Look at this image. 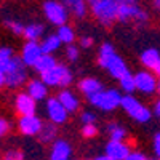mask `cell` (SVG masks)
Wrapping results in <instances>:
<instances>
[{"label":"cell","instance_id":"cell-1","mask_svg":"<svg viewBox=\"0 0 160 160\" xmlns=\"http://www.w3.org/2000/svg\"><path fill=\"white\" fill-rule=\"evenodd\" d=\"M98 64L115 80H120L123 75L130 74V69L123 58L115 51L114 45L104 42L98 50Z\"/></svg>","mask_w":160,"mask_h":160},{"label":"cell","instance_id":"cell-2","mask_svg":"<svg viewBox=\"0 0 160 160\" xmlns=\"http://www.w3.org/2000/svg\"><path fill=\"white\" fill-rule=\"evenodd\" d=\"M122 98H123V95H122L120 90H117V88H104L99 93H96V95H93L87 99L93 108H96L102 112H114L115 109L120 108Z\"/></svg>","mask_w":160,"mask_h":160},{"label":"cell","instance_id":"cell-3","mask_svg":"<svg viewBox=\"0 0 160 160\" xmlns=\"http://www.w3.org/2000/svg\"><path fill=\"white\" fill-rule=\"evenodd\" d=\"M120 0H96L90 5V13L99 24L112 26L117 21Z\"/></svg>","mask_w":160,"mask_h":160},{"label":"cell","instance_id":"cell-4","mask_svg":"<svg viewBox=\"0 0 160 160\" xmlns=\"http://www.w3.org/2000/svg\"><path fill=\"white\" fill-rule=\"evenodd\" d=\"M128 117H131L135 122L138 123H148L152 118V109H149L144 102H141L138 98H135L133 95H123L122 98V104H120Z\"/></svg>","mask_w":160,"mask_h":160},{"label":"cell","instance_id":"cell-5","mask_svg":"<svg viewBox=\"0 0 160 160\" xmlns=\"http://www.w3.org/2000/svg\"><path fill=\"white\" fill-rule=\"evenodd\" d=\"M40 78L48 85V87H55V88H68L72 80H74V74L72 71L68 68L66 64L58 62L51 71L45 72L40 75Z\"/></svg>","mask_w":160,"mask_h":160},{"label":"cell","instance_id":"cell-6","mask_svg":"<svg viewBox=\"0 0 160 160\" xmlns=\"http://www.w3.org/2000/svg\"><path fill=\"white\" fill-rule=\"evenodd\" d=\"M28 80V66L21 59V56L13 58L10 66L5 71V85L8 88H18Z\"/></svg>","mask_w":160,"mask_h":160},{"label":"cell","instance_id":"cell-7","mask_svg":"<svg viewBox=\"0 0 160 160\" xmlns=\"http://www.w3.org/2000/svg\"><path fill=\"white\" fill-rule=\"evenodd\" d=\"M43 15L48 19V22L59 28L62 24H68L71 13L61 0H47V2H43Z\"/></svg>","mask_w":160,"mask_h":160},{"label":"cell","instance_id":"cell-8","mask_svg":"<svg viewBox=\"0 0 160 160\" xmlns=\"http://www.w3.org/2000/svg\"><path fill=\"white\" fill-rule=\"evenodd\" d=\"M135 75V83H136V91L142 93V95H154L157 91V82L158 78L157 75L149 71V69H142L138 71Z\"/></svg>","mask_w":160,"mask_h":160},{"label":"cell","instance_id":"cell-9","mask_svg":"<svg viewBox=\"0 0 160 160\" xmlns=\"http://www.w3.org/2000/svg\"><path fill=\"white\" fill-rule=\"evenodd\" d=\"M45 112H47V117L50 122L56 123V125L66 123L68 122V117H69V112L66 111V108L59 102V99L56 96L48 98L45 101Z\"/></svg>","mask_w":160,"mask_h":160},{"label":"cell","instance_id":"cell-10","mask_svg":"<svg viewBox=\"0 0 160 160\" xmlns=\"http://www.w3.org/2000/svg\"><path fill=\"white\" fill-rule=\"evenodd\" d=\"M42 127H43V122L37 114L19 115L18 118V130L24 136H38Z\"/></svg>","mask_w":160,"mask_h":160},{"label":"cell","instance_id":"cell-11","mask_svg":"<svg viewBox=\"0 0 160 160\" xmlns=\"http://www.w3.org/2000/svg\"><path fill=\"white\" fill-rule=\"evenodd\" d=\"M141 10L142 8L139 7L138 0H120L118 11H117V21L118 22H133Z\"/></svg>","mask_w":160,"mask_h":160},{"label":"cell","instance_id":"cell-12","mask_svg":"<svg viewBox=\"0 0 160 160\" xmlns=\"http://www.w3.org/2000/svg\"><path fill=\"white\" fill-rule=\"evenodd\" d=\"M130 152H131V146H130V142H127V139L125 141L109 139L104 148V154L109 155L112 160H125Z\"/></svg>","mask_w":160,"mask_h":160},{"label":"cell","instance_id":"cell-13","mask_svg":"<svg viewBox=\"0 0 160 160\" xmlns=\"http://www.w3.org/2000/svg\"><path fill=\"white\" fill-rule=\"evenodd\" d=\"M43 55V50H42V45L38 42H34V40H28L24 45H22V50H21V59L26 62L28 68H32L35 64V61Z\"/></svg>","mask_w":160,"mask_h":160},{"label":"cell","instance_id":"cell-14","mask_svg":"<svg viewBox=\"0 0 160 160\" xmlns=\"http://www.w3.org/2000/svg\"><path fill=\"white\" fill-rule=\"evenodd\" d=\"M15 109L19 115H29V114H35L37 111V101L29 95L28 91L19 93L15 99Z\"/></svg>","mask_w":160,"mask_h":160},{"label":"cell","instance_id":"cell-15","mask_svg":"<svg viewBox=\"0 0 160 160\" xmlns=\"http://www.w3.org/2000/svg\"><path fill=\"white\" fill-rule=\"evenodd\" d=\"M71 157H72V146L69 141L58 138L51 144L50 160H71Z\"/></svg>","mask_w":160,"mask_h":160},{"label":"cell","instance_id":"cell-16","mask_svg":"<svg viewBox=\"0 0 160 160\" xmlns=\"http://www.w3.org/2000/svg\"><path fill=\"white\" fill-rule=\"evenodd\" d=\"M56 98L59 99V102L64 106L69 114H74L80 109V99L77 96V93L69 90V88H61L59 93L56 95Z\"/></svg>","mask_w":160,"mask_h":160},{"label":"cell","instance_id":"cell-17","mask_svg":"<svg viewBox=\"0 0 160 160\" xmlns=\"http://www.w3.org/2000/svg\"><path fill=\"white\" fill-rule=\"evenodd\" d=\"M77 88L85 98H90L93 95H96V93H99L101 90H104V85L101 80H98L95 77H83L78 80Z\"/></svg>","mask_w":160,"mask_h":160},{"label":"cell","instance_id":"cell-18","mask_svg":"<svg viewBox=\"0 0 160 160\" xmlns=\"http://www.w3.org/2000/svg\"><path fill=\"white\" fill-rule=\"evenodd\" d=\"M48 88L50 87L42 78H32L28 83V90L26 91H28L35 101H47L48 99Z\"/></svg>","mask_w":160,"mask_h":160},{"label":"cell","instance_id":"cell-19","mask_svg":"<svg viewBox=\"0 0 160 160\" xmlns=\"http://www.w3.org/2000/svg\"><path fill=\"white\" fill-rule=\"evenodd\" d=\"M61 2L68 7L69 13L75 19H83L90 11V3L87 0H61Z\"/></svg>","mask_w":160,"mask_h":160},{"label":"cell","instance_id":"cell-20","mask_svg":"<svg viewBox=\"0 0 160 160\" xmlns=\"http://www.w3.org/2000/svg\"><path fill=\"white\" fill-rule=\"evenodd\" d=\"M139 61H141V64H142L144 69L152 71L155 66L160 62V51L155 50V48H146V50L141 53Z\"/></svg>","mask_w":160,"mask_h":160},{"label":"cell","instance_id":"cell-21","mask_svg":"<svg viewBox=\"0 0 160 160\" xmlns=\"http://www.w3.org/2000/svg\"><path fill=\"white\" fill-rule=\"evenodd\" d=\"M56 64H58V61H56V58H55V56L43 53V55L35 61V64L32 66V69H34L38 75H42V74H45V72L51 71Z\"/></svg>","mask_w":160,"mask_h":160},{"label":"cell","instance_id":"cell-22","mask_svg":"<svg viewBox=\"0 0 160 160\" xmlns=\"http://www.w3.org/2000/svg\"><path fill=\"white\" fill-rule=\"evenodd\" d=\"M38 138L43 144H50V142L53 144L58 139V125L53 123V122L43 123L42 130H40V133H38Z\"/></svg>","mask_w":160,"mask_h":160},{"label":"cell","instance_id":"cell-23","mask_svg":"<svg viewBox=\"0 0 160 160\" xmlns=\"http://www.w3.org/2000/svg\"><path fill=\"white\" fill-rule=\"evenodd\" d=\"M40 45H42V50L43 53H47V55H53L55 51H58L62 45V42L59 40V37L56 34H50V35H45L42 38V42H40Z\"/></svg>","mask_w":160,"mask_h":160},{"label":"cell","instance_id":"cell-24","mask_svg":"<svg viewBox=\"0 0 160 160\" xmlns=\"http://www.w3.org/2000/svg\"><path fill=\"white\" fill-rule=\"evenodd\" d=\"M26 40H34V42H38L40 38L45 37V26L40 24V22H34V24H29L24 28V34Z\"/></svg>","mask_w":160,"mask_h":160},{"label":"cell","instance_id":"cell-25","mask_svg":"<svg viewBox=\"0 0 160 160\" xmlns=\"http://www.w3.org/2000/svg\"><path fill=\"white\" fill-rule=\"evenodd\" d=\"M106 131H108V136L109 139H120V141H125L128 138V131L123 125H120L117 122H109L108 127H106Z\"/></svg>","mask_w":160,"mask_h":160},{"label":"cell","instance_id":"cell-26","mask_svg":"<svg viewBox=\"0 0 160 160\" xmlns=\"http://www.w3.org/2000/svg\"><path fill=\"white\" fill-rule=\"evenodd\" d=\"M56 35L59 37V40L62 42V45H71V43L75 42V38H77L75 29L72 28V26H69V24L59 26L58 31H56Z\"/></svg>","mask_w":160,"mask_h":160},{"label":"cell","instance_id":"cell-27","mask_svg":"<svg viewBox=\"0 0 160 160\" xmlns=\"http://www.w3.org/2000/svg\"><path fill=\"white\" fill-rule=\"evenodd\" d=\"M118 85H120V90H122L125 95H133V91H136V83H135V75L131 72L123 75L122 78L118 80Z\"/></svg>","mask_w":160,"mask_h":160},{"label":"cell","instance_id":"cell-28","mask_svg":"<svg viewBox=\"0 0 160 160\" xmlns=\"http://www.w3.org/2000/svg\"><path fill=\"white\" fill-rule=\"evenodd\" d=\"M13 58H15V53H13L11 48H7V47L0 48V69H2L3 72L7 71V68L13 61Z\"/></svg>","mask_w":160,"mask_h":160},{"label":"cell","instance_id":"cell-29","mask_svg":"<svg viewBox=\"0 0 160 160\" xmlns=\"http://www.w3.org/2000/svg\"><path fill=\"white\" fill-rule=\"evenodd\" d=\"M66 58L71 62H77L78 58H80V47L75 45V43H71V45H66Z\"/></svg>","mask_w":160,"mask_h":160},{"label":"cell","instance_id":"cell-30","mask_svg":"<svg viewBox=\"0 0 160 160\" xmlns=\"http://www.w3.org/2000/svg\"><path fill=\"white\" fill-rule=\"evenodd\" d=\"M80 133H82V136L85 139H91L98 135V127H96V123H83Z\"/></svg>","mask_w":160,"mask_h":160},{"label":"cell","instance_id":"cell-31","mask_svg":"<svg viewBox=\"0 0 160 160\" xmlns=\"http://www.w3.org/2000/svg\"><path fill=\"white\" fill-rule=\"evenodd\" d=\"M5 26L15 34V35H22L24 34V28L26 26H22L19 21H15V19H7L5 21Z\"/></svg>","mask_w":160,"mask_h":160},{"label":"cell","instance_id":"cell-32","mask_svg":"<svg viewBox=\"0 0 160 160\" xmlns=\"http://www.w3.org/2000/svg\"><path fill=\"white\" fill-rule=\"evenodd\" d=\"M96 120H98V115L93 111L85 109V111L80 112V122H82V125L83 123H96Z\"/></svg>","mask_w":160,"mask_h":160},{"label":"cell","instance_id":"cell-33","mask_svg":"<svg viewBox=\"0 0 160 160\" xmlns=\"http://www.w3.org/2000/svg\"><path fill=\"white\" fill-rule=\"evenodd\" d=\"M148 22H149V13L146 11V10H141L139 15L136 16V19L133 21V24L138 26V28H144V26L148 24Z\"/></svg>","mask_w":160,"mask_h":160},{"label":"cell","instance_id":"cell-34","mask_svg":"<svg viewBox=\"0 0 160 160\" xmlns=\"http://www.w3.org/2000/svg\"><path fill=\"white\" fill-rule=\"evenodd\" d=\"M93 43H95V40H93V37H90V35H82L78 38V47L83 48V50H90L93 47Z\"/></svg>","mask_w":160,"mask_h":160},{"label":"cell","instance_id":"cell-35","mask_svg":"<svg viewBox=\"0 0 160 160\" xmlns=\"http://www.w3.org/2000/svg\"><path fill=\"white\" fill-rule=\"evenodd\" d=\"M3 160H24V155H22L21 151L13 149V151H8V152L3 155Z\"/></svg>","mask_w":160,"mask_h":160},{"label":"cell","instance_id":"cell-36","mask_svg":"<svg viewBox=\"0 0 160 160\" xmlns=\"http://www.w3.org/2000/svg\"><path fill=\"white\" fill-rule=\"evenodd\" d=\"M11 130V123L8 122L7 118H3V117H0V138H3L7 133Z\"/></svg>","mask_w":160,"mask_h":160},{"label":"cell","instance_id":"cell-37","mask_svg":"<svg viewBox=\"0 0 160 160\" xmlns=\"http://www.w3.org/2000/svg\"><path fill=\"white\" fill-rule=\"evenodd\" d=\"M125 160H149V158H148V155H146L144 152H141V151H131Z\"/></svg>","mask_w":160,"mask_h":160},{"label":"cell","instance_id":"cell-38","mask_svg":"<svg viewBox=\"0 0 160 160\" xmlns=\"http://www.w3.org/2000/svg\"><path fill=\"white\" fill-rule=\"evenodd\" d=\"M152 146H154V154H155V157L160 158V131H157L155 135H154Z\"/></svg>","mask_w":160,"mask_h":160},{"label":"cell","instance_id":"cell-39","mask_svg":"<svg viewBox=\"0 0 160 160\" xmlns=\"http://www.w3.org/2000/svg\"><path fill=\"white\" fill-rule=\"evenodd\" d=\"M152 114H154L157 118H160V96H158V99H155L154 104H152Z\"/></svg>","mask_w":160,"mask_h":160},{"label":"cell","instance_id":"cell-40","mask_svg":"<svg viewBox=\"0 0 160 160\" xmlns=\"http://www.w3.org/2000/svg\"><path fill=\"white\" fill-rule=\"evenodd\" d=\"M151 2H152L154 10H155L157 13H160V0H151Z\"/></svg>","mask_w":160,"mask_h":160},{"label":"cell","instance_id":"cell-41","mask_svg":"<svg viewBox=\"0 0 160 160\" xmlns=\"http://www.w3.org/2000/svg\"><path fill=\"white\" fill-rule=\"evenodd\" d=\"M91 160H112L109 155H106V154H102V155H96V157H93Z\"/></svg>","mask_w":160,"mask_h":160},{"label":"cell","instance_id":"cell-42","mask_svg":"<svg viewBox=\"0 0 160 160\" xmlns=\"http://www.w3.org/2000/svg\"><path fill=\"white\" fill-rule=\"evenodd\" d=\"M5 87V72L0 69V88Z\"/></svg>","mask_w":160,"mask_h":160},{"label":"cell","instance_id":"cell-43","mask_svg":"<svg viewBox=\"0 0 160 160\" xmlns=\"http://www.w3.org/2000/svg\"><path fill=\"white\" fill-rule=\"evenodd\" d=\"M152 72H154V74L157 75V78H160V62H158V64L155 66V68L152 69Z\"/></svg>","mask_w":160,"mask_h":160},{"label":"cell","instance_id":"cell-44","mask_svg":"<svg viewBox=\"0 0 160 160\" xmlns=\"http://www.w3.org/2000/svg\"><path fill=\"white\" fill-rule=\"evenodd\" d=\"M155 93L160 96V78H158V82H157V91H155Z\"/></svg>","mask_w":160,"mask_h":160},{"label":"cell","instance_id":"cell-45","mask_svg":"<svg viewBox=\"0 0 160 160\" xmlns=\"http://www.w3.org/2000/svg\"><path fill=\"white\" fill-rule=\"evenodd\" d=\"M87 2H88V3H90V5H91V3H93V2H96V0H87Z\"/></svg>","mask_w":160,"mask_h":160},{"label":"cell","instance_id":"cell-46","mask_svg":"<svg viewBox=\"0 0 160 160\" xmlns=\"http://www.w3.org/2000/svg\"><path fill=\"white\" fill-rule=\"evenodd\" d=\"M149 160H160L158 157H154V158H149Z\"/></svg>","mask_w":160,"mask_h":160}]
</instances>
